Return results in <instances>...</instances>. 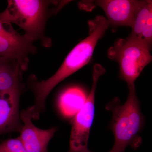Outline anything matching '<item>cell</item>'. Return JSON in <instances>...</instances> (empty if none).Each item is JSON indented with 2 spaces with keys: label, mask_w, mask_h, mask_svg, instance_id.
<instances>
[{
  "label": "cell",
  "mask_w": 152,
  "mask_h": 152,
  "mask_svg": "<svg viewBox=\"0 0 152 152\" xmlns=\"http://www.w3.org/2000/svg\"><path fill=\"white\" fill-rule=\"evenodd\" d=\"M59 1L44 0H9L5 10L11 23H14L23 30L24 35L34 42L40 41L45 48L52 46V40L45 34L47 20L58 12L69 1H62L59 4L51 9Z\"/></svg>",
  "instance_id": "obj_2"
},
{
  "label": "cell",
  "mask_w": 152,
  "mask_h": 152,
  "mask_svg": "<svg viewBox=\"0 0 152 152\" xmlns=\"http://www.w3.org/2000/svg\"><path fill=\"white\" fill-rule=\"evenodd\" d=\"M129 95L124 104L115 98L106 106L112 113L111 129L115 137L111 150L113 152H124L130 146L137 148L141 143L138 136L143 125V117L136 94L134 84L128 86Z\"/></svg>",
  "instance_id": "obj_3"
},
{
  "label": "cell",
  "mask_w": 152,
  "mask_h": 152,
  "mask_svg": "<svg viewBox=\"0 0 152 152\" xmlns=\"http://www.w3.org/2000/svg\"><path fill=\"white\" fill-rule=\"evenodd\" d=\"M105 72V69L99 64L94 66L91 91L84 104L75 115L72 125L69 152H83L88 149L90 131L94 117L97 84L100 77Z\"/></svg>",
  "instance_id": "obj_5"
},
{
  "label": "cell",
  "mask_w": 152,
  "mask_h": 152,
  "mask_svg": "<svg viewBox=\"0 0 152 152\" xmlns=\"http://www.w3.org/2000/svg\"><path fill=\"white\" fill-rule=\"evenodd\" d=\"M83 152H92L91 151H89L88 149H87V150H86V151H84ZM109 152H113L111 150H110V151Z\"/></svg>",
  "instance_id": "obj_13"
},
{
  "label": "cell",
  "mask_w": 152,
  "mask_h": 152,
  "mask_svg": "<svg viewBox=\"0 0 152 152\" xmlns=\"http://www.w3.org/2000/svg\"><path fill=\"white\" fill-rule=\"evenodd\" d=\"M33 43L14 29L4 11L0 13V57L16 61L24 72L28 69L29 56L37 52Z\"/></svg>",
  "instance_id": "obj_6"
},
{
  "label": "cell",
  "mask_w": 152,
  "mask_h": 152,
  "mask_svg": "<svg viewBox=\"0 0 152 152\" xmlns=\"http://www.w3.org/2000/svg\"><path fill=\"white\" fill-rule=\"evenodd\" d=\"M89 35L74 47L53 75L48 80L38 81L35 75L30 76L28 84L34 95V103L28 108L32 119L37 120L45 109L48 96L57 85L76 72L90 61L98 41L102 38L110 26L104 17H95L88 22Z\"/></svg>",
  "instance_id": "obj_1"
},
{
  "label": "cell",
  "mask_w": 152,
  "mask_h": 152,
  "mask_svg": "<svg viewBox=\"0 0 152 152\" xmlns=\"http://www.w3.org/2000/svg\"><path fill=\"white\" fill-rule=\"evenodd\" d=\"M151 17H152V1H140L131 27L130 34L127 38L131 40L137 42Z\"/></svg>",
  "instance_id": "obj_11"
},
{
  "label": "cell",
  "mask_w": 152,
  "mask_h": 152,
  "mask_svg": "<svg viewBox=\"0 0 152 152\" xmlns=\"http://www.w3.org/2000/svg\"><path fill=\"white\" fill-rule=\"evenodd\" d=\"M22 126L20 131V140L27 152H48V146L57 130L55 127L48 129H39L34 124L28 109L20 113Z\"/></svg>",
  "instance_id": "obj_8"
},
{
  "label": "cell",
  "mask_w": 152,
  "mask_h": 152,
  "mask_svg": "<svg viewBox=\"0 0 152 152\" xmlns=\"http://www.w3.org/2000/svg\"><path fill=\"white\" fill-rule=\"evenodd\" d=\"M107 56L110 59L118 63L120 77L128 86L134 84L144 68L152 60L151 50L127 38L117 40L108 50Z\"/></svg>",
  "instance_id": "obj_4"
},
{
  "label": "cell",
  "mask_w": 152,
  "mask_h": 152,
  "mask_svg": "<svg viewBox=\"0 0 152 152\" xmlns=\"http://www.w3.org/2000/svg\"><path fill=\"white\" fill-rule=\"evenodd\" d=\"M21 91L0 93V136L20 132L22 122L19 104Z\"/></svg>",
  "instance_id": "obj_9"
},
{
  "label": "cell",
  "mask_w": 152,
  "mask_h": 152,
  "mask_svg": "<svg viewBox=\"0 0 152 152\" xmlns=\"http://www.w3.org/2000/svg\"><path fill=\"white\" fill-rule=\"evenodd\" d=\"M0 152H27L19 137L4 141L0 143Z\"/></svg>",
  "instance_id": "obj_12"
},
{
  "label": "cell",
  "mask_w": 152,
  "mask_h": 152,
  "mask_svg": "<svg viewBox=\"0 0 152 152\" xmlns=\"http://www.w3.org/2000/svg\"><path fill=\"white\" fill-rule=\"evenodd\" d=\"M87 98L86 93L80 88H69L63 92L59 98L60 110L65 116H75L84 104Z\"/></svg>",
  "instance_id": "obj_10"
},
{
  "label": "cell",
  "mask_w": 152,
  "mask_h": 152,
  "mask_svg": "<svg viewBox=\"0 0 152 152\" xmlns=\"http://www.w3.org/2000/svg\"><path fill=\"white\" fill-rule=\"evenodd\" d=\"M140 1L136 0H98L83 1L80 7L90 10L94 6L100 7L104 12L110 26L132 27Z\"/></svg>",
  "instance_id": "obj_7"
}]
</instances>
